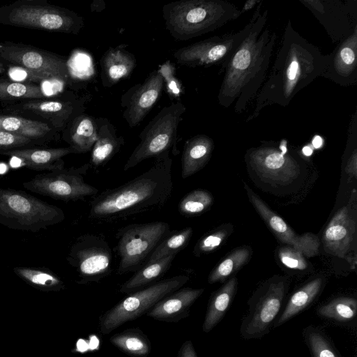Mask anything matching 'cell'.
Returning a JSON list of instances; mask_svg holds the SVG:
<instances>
[{"mask_svg": "<svg viewBox=\"0 0 357 357\" xmlns=\"http://www.w3.org/2000/svg\"><path fill=\"white\" fill-rule=\"evenodd\" d=\"M356 313L357 301L351 297L336 298L317 310L319 316L340 322L352 320Z\"/></svg>", "mask_w": 357, "mask_h": 357, "instance_id": "d590c367", "label": "cell"}, {"mask_svg": "<svg viewBox=\"0 0 357 357\" xmlns=\"http://www.w3.org/2000/svg\"><path fill=\"white\" fill-rule=\"evenodd\" d=\"M64 219L56 206L23 190L0 188V223L9 229L37 232Z\"/></svg>", "mask_w": 357, "mask_h": 357, "instance_id": "8992f818", "label": "cell"}, {"mask_svg": "<svg viewBox=\"0 0 357 357\" xmlns=\"http://www.w3.org/2000/svg\"><path fill=\"white\" fill-rule=\"evenodd\" d=\"M250 252V249L248 247H242L234 250L211 272L208 278V283L224 282L248 261Z\"/></svg>", "mask_w": 357, "mask_h": 357, "instance_id": "e575fe53", "label": "cell"}, {"mask_svg": "<svg viewBox=\"0 0 357 357\" xmlns=\"http://www.w3.org/2000/svg\"><path fill=\"white\" fill-rule=\"evenodd\" d=\"M313 146L316 148L319 147L322 144V139L321 137L316 135L312 139Z\"/></svg>", "mask_w": 357, "mask_h": 357, "instance_id": "bcb514c9", "label": "cell"}, {"mask_svg": "<svg viewBox=\"0 0 357 357\" xmlns=\"http://www.w3.org/2000/svg\"><path fill=\"white\" fill-rule=\"evenodd\" d=\"M303 150H304L303 151H304L306 154H307V155H310V154H311V153H312V150H311V149H310V147H308V146H305V147L303 149Z\"/></svg>", "mask_w": 357, "mask_h": 357, "instance_id": "7dc6e473", "label": "cell"}, {"mask_svg": "<svg viewBox=\"0 0 357 357\" xmlns=\"http://www.w3.org/2000/svg\"><path fill=\"white\" fill-rule=\"evenodd\" d=\"M178 357H198L190 340L183 343L178 350Z\"/></svg>", "mask_w": 357, "mask_h": 357, "instance_id": "ee69618b", "label": "cell"}, {"mask_svg": "<svg viewBox=\"0 0 357 357\" xmlns=\"http://www.w3.org/2000/svg\"><path fill=\"white\" fill-rule=\"evenodd\" d=\"M185 110V106L180 101L165 106L140 132V141L129 156L123 170L127 171L146 159L170 151Z\"/></svg>", "mask_w": 357, "mask_h": 357, "instance_id": "ba28073f", "label": "cell"}, {"mask_svg": "<svg viewBox=\"0 0 357 357\" xmlns=\"http://www.w3.org/2000/svg\"><path fill=\"white\" fill-rule=\"evenodd\" d=\"M241 16L225 0H181L163 6L166 29L177 40H188L220 28Z\"/></svg>", "mask_w": 357, "mask_h": 357, "instance_id": "277c9868", "label": "cell"}, {"mask_svg": "<svg viewBox=\"0 0 357 357\" xmlns=\"http://www.w3.org/2000/svg\"><path fill=\"white\" fill-rule=\"evenodd\" d=\"M261 0H248L244 3L243 8L240 10L241 15L245 13L252 9L255 6L261 1Z\"/></svg>", "mask_w": 357, "mask_h": 357, "instance_id": "f6af8a7d", "label": "cell"}, {"mask_svg": "<svg viewBox=\"0 0 357 357\" xmlns=\"http://www.w3.org/2000/svg\"><path fill=\"white\" fill-rule=\"evenodd\" d=\"M250 166L264 179L279 184H288L300 173L297 160L291 155L271 145L249 150L246 155Z\"/></svg>", "mask_w": 357, "mask_h": 357, "instance_id": "e0dca14e", "label": "cell"}, {"mask_svg": "<svg viewBox=\"0 0 357 357\" xmlns=\"http://www.w3.org/2000/svg\"><path fill=\"white\" fill-rule=\"evenodd\" d=\"M89 167L88 162L78 167H63L39 174L22 185L31 192L64 202L96 196L98 190L84 181Z\"/></svg>", "mask_w": 357, "mask_h": 357, "instance_id": "7c38bea8", "label": "cell"}, {"mask_svg": "<svg viewBox=\"0 0 357 357\" xmlns=\"http://www.w3.org/2000/svg\"><path fill=\"white\" fill-rule=\"evenodd\" d=\"M75 153L69 146L61 148H41L40 146L14 149L3 155L20 159L24 166L34 171L52 172L64 167L62 158Z\"/></svg>", "mask_w": 357, "mask_h": 357, "instance_id": "603a6c76", "label": "cell"}, {"mask_svg": "<svg viewBox=\"0 0 357 357\" xmlns=\"http://www.w3.org/2000/svg\"><path fill=\"white\" fill-rule=\"evenodd\" d=\"M356 231V221L346 206L340 208L325 228L322 241L326 252L344 258L351 249Z\"/></svg>", "mask_w": 357, "mask_h": 357, "instance_id": "44dd1931", "label": "cell"}, {"mask_svg": "<svg viewBox=\"0 0 357 357\" xmlns=\"http://www.w3.org/2000/svg\"><path fill=\"white\" fill-rule=\"evenodd\" d=\"M229 234L226 229H220L210 232L201 238L193 250L195 256H200L215 250L225 241Z\"/></svg>", "mask_w": 357, "mask_h": 357, "instance_id": "ab89813d", "label": "cell"}, {"mask_svg": "<svg viewBox=\"0 0 357 357\" xmlns=\"http://www.w3.org/2000/svg\"><path fill=\"white\" fill-rule=\"evenodd\" d=\"M192 234V228H184L169 234L154 249L148 258L147 264L158 261L172 255H176L188 244Z\"/></svg>", "mask_w": 357, "mask_h": 357, "instance_id": "8d00e7d4", "label": "cell"}, {"mask_svg": "<svg viewBox=\"0 0 357 357\" xmlns=\"http://www.w3.org/2000/svg\"><path fill=\"white\" fill-rule=\"evenodd\" d=\"M98 124L97 139L91 149L90 164L100 167L107 162L120 151L125 141L118 137L115 127L106 118H96Z\"/></svg>", "mask_w": 357, "mask_h": 357, "instance_id": "83f0119b", "label": "cell"}, {"mask_svg": "<svg viewBox=\"0 0 357 357\" xmlns=\"http://www.w3.org/2000/svg\"><path fill=\"white\" fill-rule=\"evenodd\" d=\"M66 260L77 271L79 283L97 282L111 272L112 251L102 236L85 234L71 245Z\"/></svg>", "mask_w": 357, "mask_h": 357, "instance_id": "9a60e30c", "label": "cell"}, {"mask_svg": "<svg viewBox=\"0 0 357 357\" xmlns=\"http://www.w3.org/2000/svg\"><path fill=\"white\" fill-rule=\"evenodd\" d=\"M165 79L159 70L152 71L146 79L130 88L121 97L123 118L130 128L138 126L160 97Z\"/></svg>", "mask_w": 357, "mask_h": 357, "instance_id": "ac0fdd59", "label": "cell"}, {"mask_svg": "<svg viewBox=\"0 0 357 357\" xmlns=\"http://www.w3.org/2000/svg\"><path fill=\"white\" fill-rule=\"evenodd\" d=\"M345 171L350 177L356 178L357 176V149L356 147L347 160Z\"/></svg>", "mask_w": 357, "mask_h": 357, "instance_id": "7bdbcfd3", "label": "cell"}, {"mask_svg": "<svg viewBox=\"0 0 357 357\" xmlns=\"http://www.w3.org/2000/svg\"><path fill=\"white\" fill-rule=\"evenodd\" d=\"M169 234V225L161 221L132 224L121 228L116 234L120 258L117 273L135 270Z\"/></svg>", "mask_w": 357, "mask_h": 357, "instance_id": "8fae6325", "label": "cell"}, {"mask_svg": "<svg viewBox=\"0 0 357 357\" xmlns=\"http://www.w3.org/2000/svg\"><path fill=\"white\" fill-rule=\"evenodd\" d=\"M342 86L357 83V27L326 54V66L321 75Z\"/></svg>", "mask_w": 357, "mask_h": 357, "instance_id": "ffe728a7", "label": "cell"}, {"mask_svg": "<svg viewBox=\"0 0 357 357\" xmlns=\"http://www.w3.org/2000/svg\"><path fill=\"white\" fill-rule=\"evenodd\" d=\"M323 285V280L315 278L294 292L288 301L284 310L273 323L278 327L304 310L319 295Z\"/></svg>", "mask_w": 357, "mask_h": 357, "instance_id": "4dcf8cb0", "label": "cell"}, {"mask_svg": "<svg viewBox=\"0 0 357 357\" xmlns=\"http://www.w3.org/2000/svg\"><path fill=\"white\" fill-rule=\"evenodd\" d=\"M36 146H40L29 138L0 131V155L14 149Z\"/></svg>", "mask_w": 357, "mask_h": 357, "instance_id": "60d3db41", "label": "cell"}, {"mask_svg": "<svg viewBox=\"0 0 357 357\" xmlns=\"http://www.w3.org/2000/svg\"><path fill=\"white\" fill-rule=\"evenodd\" d=\"M13 272L27 283L43 290L57 291L63 287L59 276L46 267L15 266Z\"/></svg>", "mask_w": 357, "mask_h": 357, "instance_id": "836d02e7", "label": "cell"}, {"mask_svg": "<svg viewBox=\"0 0 357 357\" xmlns=\"http://www.w3.org/2000/svg\"><path fill=\"white\" fill-rule=\"evenodd\" d=\"M0 112L46 122L63 132L71 120L84 112L83 101L67 96L1 104Z\"/></svg>", "mask_w": 357, "mask_h": 357, "instance_id": "4fadbf2b", "label": "cell"}, {"mask_svg": "<svg viewBox=\"0 0 357 357\" xmlns=\"http://www.w3.org/2000/svg\"><path fill=\"white\" fill-rule=\"evenodd\" d=\"M237 279L233 277L211 294L202 325L204 333L210 332L223 319L236 295Z\"/></svg>", "mask_w": 357, "mask_h": 357, "instance_id": "f1b7e54d", "label": "cell"}, {"mask_svg": "<svg viewBox=\"0 0 357 357\" xmlns=\"http://www.w3.org/2000/svg\"><path fill=\"white\" fill-rule=\"evenodd\" d=\"M0 24L77 34L84 26V20L74 11L45 0H18L0 6Z\"/></svg>", "mask_w": 357, "mask_h": 357, "instance_id": "5b68a950", "label": "cell"}, {"mask_svg": "<svg viewBox=\"0 0 357 357\" xmlns=\"http://www.w3.org/2000/svg\"><path fill=\"white\" fill-rule=\"evenodd\" d=\"M109 342L123 353L134 357H146L151 350L149 337L139 328L116 333L111 336Z\"/></svg>", "mask_w": 357, "mask_h": 357, "instance_id": "1f68e13d", "label": "cell"}, {"mask_svg": "<svg viewBox=\"0 0 357 357\" xmlns=\"http://www.w3.org/2000/svg\"><path fill=\"white\" fill-rule=\"evenodd\" d=\"M261 1L248 23L239 31L215 36L181 47L174 53L176 62L190 67L222 66L225 68L229 61L250 31L260 15Z\"/></svg>", "mask_w": 357, "mask_h": 357, "instance_id": "9c48e42d", "label": "cell"}, {"mask_svg": "<svg viewBox=\"0 0 357 357\" xmlns=\"http://www.w3.org/2000/svg\"><path fill=\"white\" fill-rule=\"evenodd\" d=\"M46 97L42 88L38 84L0 77V102L1 104Z\"/></svg>", "mask_w": 357, "mask_h": 357, "instance_id": "d6a6232c", "label": "cell"}, {"mask_svg": "<svg viewBox=\"0 0 357 357\" xmlns=\"http://www.w3.org/2000/svg\"><path fill=\"white\" fill-rule=\"evenodd\" d=\"M213 197L206 190H195L185 195L179 202L178 211L185 217L199 215L213 204Z\"/></svg>", "mask_w": 357, "mask_h": 357, "instance_id": "74e56055", "label": "cell"}, {"mask_svg": "<svg viewBox=\"0 0 357 357\" xmlns=\"http://www.w3.org/2000/svg\"><path fill=\"white\" fill-rule=\"evenodd\" d=\"M169 153L154 158L151 168L138 176L95 196L90 203L89 218L112 222L164 206L173 190Z\"/></svg>", "mask_w": 357, "mask_h": 357, "instance_id": "3957f363", "label": "cell"}, {"mask_svg": "<svg viewBox=\"0 0 357 357\" xmlns=\"http://www.w3.org/2000/svg\"><path fill=\"white\" fill-rule=\"evenodd\" d=\"M204 291V289L181 288L159 301L146 315L158 321L178 322L188 317L190 307Z\"/></svg>", "mask_w": 357, "mask_h": 357, "instance_id": "7402d4cb", "label": "cell"}, {"mask_svg": "<svg viewBox=\"0 0 357 357\" xmlns=\"http://www.w3.org/2000/svg\"><path fill=\"white\" fill-rule=\"evenodd\" d=\"M62 132L63 139L75 153L91 151L98 137L96 119L82 113L70 121Z\"/></svg>", "mask_w": 357, "mask_h": 357, "instance_id": "484cf974", "label": "cell"}, {"mask_svg": "<svg viewBox=\"0 0 357 357\" xmlns=\"http://www.w3.org/2000/svg\"><path fill=\"white\" fill-rule=\"evenodd\" d=\"M268 10L261 13L225 67L218 103L242 113L255 99L268 75L277 35L266 26Z\"/></svg>", "mask_w": 357, "mask_h": 357, "instance_id": "7a4b0ae2", "label": "cell"}, {"mask_svg": "<svg viewBox=\"0 0 357 357\" xmlns=\"http://www.w3.org/2000/svg\"><path fill=\"white\" fill-rule=\"evenodd\" d=\"M21 68L40 79L66 83L70 78L68 62L60 55L10 41L0 42V68Z\"/></svg>", "mask_w": 357, "mask_h": 357, "instance_id": "30bf717a", "label": "cell"}, {"mask_svg": "<svg viewBox=\"0 0 357 357\" xmlns=\"http://www.w3.org/2000/svg\"><path fill=\"white\" fill-rule=\"evenodd\" d=\"M338 43L357 27L356 0H299Z\"/></svg>", "mask_w": 357, "mask_h": 357, "instance_id": "2e32d148", "label": "cell"}, {"mask_svg": "<svg viewBox=\"0 0 357 357\" xmlns=\"http://www.w3.org/2000/svg\"><path fill=\"white\" fill-rule=\"evenodd\" d=\"M189 279L186 275H175L128 294L100 317V332L109 334L126 322L146 314L159 301L181 289Z\"/></svg>", "mask_w": 357, "mask_h": 357, "instance_id": "52a82bcc", "label": "cell"}, {"mask_svg": "<svg viewBox=\"0 0 357 357\" xmlns=\"http://www.w3.org/2000/svg\"><path fill=\"white\" fill-rule=\"evenodd\" d=\"M287 291L284 280H274L264 285L248 301L249 310L240 326L245 340L260 338L270 332Z\"/></svg>", "mask_w": 357, "mask_h": 357, "instance_id": "5bb4252c", "label": "cell"}, {"mask_svg": "<svg viewBox=\"0 0 357 357\" xmlns=\"http://www.w3.org/2000/svg\"><path fill=\"white\" fill-rule=\"evenodd\" d=\"M213 149V140L204 134L186 140L181 157V177L186 178L204 168L209 161Z\"/></svg>", "mask_w": 357, "mask_h": 357, "instance_id": "4316f807", "label": "cell"}, {"mask_svg": "<svg viewBox=\"0 0 357 357\" xmlns=\"http://www.w3.org/2000/svg\"><path fill=\"white\" fill-rule=\"evenodd\" d=\"M278 257L280 261L289 268L302 271L307 266L302 252L292 246L282 247L278 251Z\"/></svg>", "mask_w": 357, "mask_h": 357, "instance_id": "b9f144b4", "label": "cell"}, {"mask_svg": "<svg viewBox=\"0 0 357 357\" xmlns=\"http://www.w3.org/2000/svg\"><path fill=\"white\" fill-rule=\"evenodd\" d=\"M135 56L119 46L108 49L100 61L101 79L104 86L110 87L128 77L136 66Z\"/></svg>", "mask_w": 357, "mask_h": 357, "instance_id": "d4e9b609", "label": "cell"}, {"mask_svg": "<svg viewBox=\"0 0 357 357\" xmlns=\"http://www.w3.org/2000/svg\"><path fill=\"white\" fill-rule=\"evenodd\" d=\"M244 187L255 210L282 243L294 247L307 257L318 255L320 241L316 235L310 232L301 236L296 234L284 220L273 213L245 183Z\"/></svg>", "mask_w": 357, "mask_h": 357, "instance_id": "d6986e66", "label": "cell"}, {"mask_svg": "<svg viewBox=\"0 0 357 357\" xmlns=\"http://www.w3.org/2000/svg\"><path fill=\"white\" fill-rule=\"evenodd\" d=\"M0 131L29 138L40 146L57 139L59 133L46 122L1 112Z\"/></svg>", "mask_w": 357, "mask_h": 357, "instance_id": "cb8c5ba5", "label": "cell"}, {"mask_svg": "<svg viewBox=\"0 0 357 357\" xmlns=\"http://www.w3.org/2000/svg\"><path fill=\"white\" fill-rule=\"evenodd\" d=\"M325 66L326 55L299 34L289 20L274 62L245 122L258 117L266 107L288 106L300 91L321 77Z\"/></svg>", "mask_w": 357, "mask_h": 357, "instance_id": "6da1fadb", "label": "cell"}, {"mask_svg": "<svg viewBox=\"0 0 357 357\" xmlns=\"http://www.w3.org/2000/svg\"><path fill=\"white\" fill-rule=\"evenodd\" d=\"M303 334L312 357H340L322 331L309 326Z\"/></svg>", "mask_w": 357, "mask_h": 357, "instance_id": "f35d334b", "label": "cell"}, {"mask_svg": "<svg viewBox=\"0 0 357 357\" xmlns=\"http://www.w3.org/2000/svg\"><path fill=\"white\" fill-rule=\"evenodd\" d=\"M176 255H169L145 266L135 273L119 288L122 294H130L155 282L170 268Z\"/></svg>", "mask_w": 357, "mask_h": 357, "instance_id": "f546056e", "label": "cell"}]
</instances>
